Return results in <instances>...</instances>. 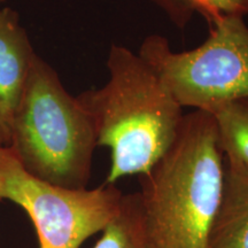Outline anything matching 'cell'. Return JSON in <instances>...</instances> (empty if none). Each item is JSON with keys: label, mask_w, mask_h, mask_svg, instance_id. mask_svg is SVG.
<instances>
[{"label": "cell", "mask_w": 248, "mask_h": 248, "mask_svg": "<svg viewBox=\"0 0 248 248\" xmlns=\"http://www.w3.org/2000/svg\"><path fill=\"white\" fill-rule=\"evenodd\" d=\"M225 182V156L208 111L184 114L175 140L141 176L151 248H207Z\"/></svg>", "instance_id": "1"}, {"label": "cell", "mask_w": 248, "mask_h": 248, "mask_svg": "<svg viewBox=\"0 0 248 248\" xmlns=\"http://www.w3.org/2000/svg\"><path fill=\"white\" fill-rule=\"evenodd\" d=\"M101 88L78 95L88 109L98 146L110 152L105 184L145 175L175 140L184 113L157 74L137 52L111 44Z\"/></svg>", "instance_id": "2"}, {"label": "cell", "mask_w": 248, "mask_h": 248, "mask_svg": "<svg viewBox=\"0 0 248 248\" xmlns=\"http://www.w3.org/2000/svg\"><path fill=\"white\" fill-rule=\"evenodd\" d=\"M28 172L68 188H85L97 136L89 111L38 54L9 123V144Z\"/></svg>", "instance_id": "3"}, {"label": "cell", "mask_w": 248, "mask_h": 248, "mask_svg": "<svg viewBox=\"0 0 248 248\" xmlns=\"http://www.w3.org/2000/svg\"><path fill=\"white\" fill-rule=\"evenodd\" d=\"M137 53L183 108L210 113L219 105L248 98V26L244 17L214 21L208 38L195 48L176 52L166 37L150 35Z\"/></svg>", "instance_id": "4"}, {"label": "cell", "mask_w": 248, "mask_h": 248, "mask_svg": "<svg viewBox=\"0 0 248 248\" xmlns=\"http://www.w3.org/2000/svg\"><path fill=\"white\" fill-rule=\"evenodd\" d=\"M123 193L115 185L68 188L35 177L11 148L0 147V201L9 200L30 217L39 248H80L119 213Z\"/></svg>", "instance_id": "5"}, {"label": "cell", "mask_w": 248, "mask_h": 248, "mask_svg": "<svg viewBox=\"0 0 248 248\" xmlns=\"http://www.w3.org/2000/svg\"><path fill=\"white\" fill-rule=\"evenodd\" d=\"M36 55L17 12L0 9V109L8 128Z\"/></svg>", "instance_id": "6"}, {"label": "cell", "mask_w": 248, "mask_h": 248, "mask_svg": "<svg viewBox=\"0 0 248 248\" xmlns=\"http://www.w3.org/2000/svg\"><path fill=\"white\" fill-rule=\"evenodd\" d=\"M207 248H248V166L225 157L223 198Z\"/></svg>", "instance_id": "7"}, {"label": "cell", "mask_w": 248, "mask_h": 248, "mask_svg": "<svg viewBox=\"0 0 248 248\" xmlns=\"http://www.w3.org/2000/svg\"><path fill=\"white\" fill-rule=\"evenodd\" d=\"M164 14L177 29H185L195 15L213 23L226 16L248 15V0H146Z\"/></svg>", "instance_id": "8"}, {"label": "cell", "mask_w": 248, "mask_h": 248, "mask_svg": "<svg viewBox=\"0 0 248 248\" xmlns=\"http://www.w3.org/2000/svg\"><path fill=\"white\" fill-rule=\"evenodd\" d=\"M93 248H151L138 193L124 194L119 213Z\"/></svg>", "instance_id": "9"}, {"label": "cell", "mask_w": 248, "mask_h": 248, "mask_svg": "<svg viewBox=\"0 0 248 248\" xmlns=\"http://www.w3.org/2000/svg\"><path fill=\"white\" fill-rule=\"evenodd\" d=\"M210 114L224 156L248 166V98L219 105Z\"/></svg>", "instance_id": "10"}, {"label": "cell", "mask_w": 248, "mask_h": 248, "mask_svg": "<svg viewBox=\"0 0 248 248\" xmlns=\"http://www.w3.org/2000/svg\"><path fill=\"white\" fill-rule=\"evenodd\" d=\"M9 144V128L6 122L4 114L0 109V147L8 146Z\"/></svg>", "instance_id": "11"}, {"label": "cell", "mask_w": 248, "mask_h": 248, "mask_svg": "<svg viewBox=\"0 0 248 248\" xmlns=\"http://www.w3.org/2000/svg\"><path fill=\"white\" fill-rule=\"evenodd\" d=\"M2 1H4V0H0V2H2Z\"/></svg>", "instance_id": "12"}]
</instances>
